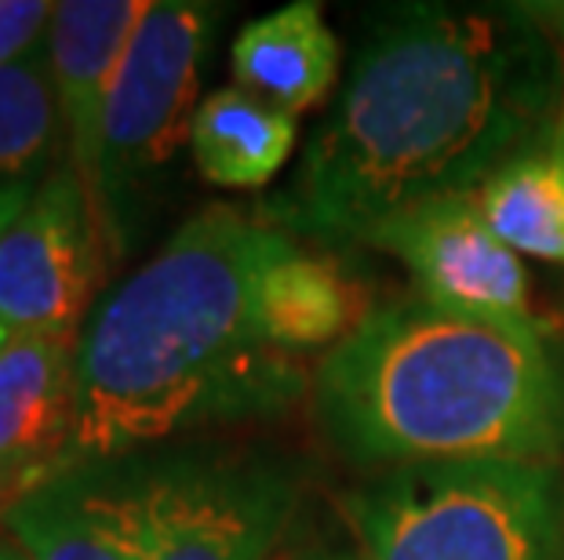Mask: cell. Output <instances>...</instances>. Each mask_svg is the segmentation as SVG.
I'll return each instance as SVG.
<instances>
[{
	"mask_svg": "<svg viewBox=\"0 0 564 560\" xmlns=\"http://www.w3.org/2000/svg\"><path fill=\"white\" fill-rule=\"evenodd\" d=\"M564 102V66L518 4L393 8L368 30L335 113L310 139L288 211L361 237L423 200L474 194Z\"/></svg>",
	"mask_w": 564,
	"mask_h": 560,
	"instance_id": "cell-1",
	"label": "cell"
},
{
	"mask_svg": "<svg viewBox=\"0 0 564 560\" xmlns=\"http://www.w3.org/2000/svg\"><path fill=\"white\" fill-rule=\"evenodd\" d=\"M292 244L234 205L178 226L77 342V422L58 476L292 404L306 372L267 325V277Z\"/></svg>",
	"mask_w": 564,
	"mask_h": 560,
	"instance_id": "cell-2",
	"label": "cell"
},
{
	"mask_svg": "<svg viewBox=\"0 0 564 560\" xmlns=\"http://www.w3.org/2000/svg\"><path fill=\"white\" fill-rule=\"evenodd\" d=\"M324 437L357 466L554 462L564 389L532 328L393 303L321 356Z\"/></svg>",
	"mask_w": 564,
	"mask_h": 560,
	"instance_id": "cell-3",
	"label": "cell"
},
{
	"mask_svg": "<svg viewBox=\"0 0 564 560\" xmlns=\"http://www.w3.org/2000/svg\"><path fill=\"white\" fill-rule=\"evenodd\" d=\"M365 560H561L557 462L404 466L346 495Z\"/></svg>",
	"mask_w": 564,
	"mask_h": 560,
	"instance_id": "cell-4",
	"label": "cell"
},
{
	"mask_svg": "<svg viewBox=\"0 0 564 560\" xmlns=\"http://www.w3.org/2000/svg\"><path fill=\"white\" fill-rule=\"evenodd\" d=\"M113 481L142 560H270L295 514V484L270 462L161 459Z\"/></svg>",
	"mask_w": 564,
	"mask_h": 560,
	"instance_id": "cell-5",
	"label": "cell"
},
{
	"mask_svg": "<svg viewBox=\"0 0 564 560\" xmlns=\"http://www.w3.org/2000/svg\"><path fill=\"white\" fill-rule=\"evenodd\" d=\"M212 19L197 0H150L128 41L102 139V230L113 255L124 241L121 200L189 142Z\"/></svg>",
	"mask_w": 564,
	"mask_h": 560,
	"instance_id": "cell-6",
	"label": "cell"
},
{
	"mask_svg": "<svg viewBox=\"0 0 564 560\" xmlns=\"http://www.w3.org/2000/svg\"><path fill=\"white\" fill-rule=\"evenodd\" d=\"M110 255L88 189L66 161L0 222V331L77 336Z\"/></svg>",
	"mask_w": 564,
	"mask_h": 560,
	"instance_id": "cell-7",
	"label": "cell"
},
{
	"mask_svg": "<svg viewBox=\"0 0 564 560\" xmlns=\"http://www.w3.org/2000/svg\"><path fill=\"white\" fill-rule=\"evenodd\" d=\"M361 241L401 259L423 303L459 317L539 331L528 306V273L518 252H510L488 226L477 194L412 205L376 222Z\"/></svg>",
	"mask_w": 564,
	"mask_h": 560,
	"instance_id": "cell-8",
	"label": "cell"
},
{
	"mask_svg": "<svg viewBox=\"0 0 564 560\" xmlns=\"http://www.w3.org/2000/svg\"><path fill=\"white\" fill-rule=\"evenodd\" d=\"M147 4L150 0H63L52 8V26H47L44 41L47 77H52L66 142V164L88 189L99 222L106 113H110L117 69H121L128 41Z\"/></svg>",
	"mask_w": 564,
	"mask_h": 560,
	"instance_id": "cell-9",
	"label": "cell"
},
{
	"mask_svg": "<svg viewBox=\"0 0 564 560\" xmlns=\"http://www.w3.org/2000/svg\"><path fill=\"white\" fill-rule=\"evenodd\" d=\"M80 336H19L0 345V517L63 470L77 422Z\"/></svg>",
	"mask_w": 564,
	"mask_h": 560,
	"instance_id": "cell-10",
	"label": "cell"
},
{
	"mask_svg": "<svg viewBox=\"0 0 564 560\" xmlns=\"http://www.w3.org/2000/svg\"><path fill=\"white\" fill-rule=\"evenodd\" d=\"M0 531L30 560H142V546L113 476H55L4 509Z\"/></svg>",
	"mask_w": 564,
	"mask_h": 560,
	"instance_id": "cell-11",
	"label": "cell"
},
{
	"mask_svg": "<svg viewBox=\"0 0 564 560\" xmlns=\"http://www.w3.org/2000/svg\"><path fill=\"white\" fill-rule=\"evenodd\" d=\"M230 66L237 88L295 117L332 91L339 77V41L317 0H292L237 33Z\"/></svg>",
	"mask_w": 564,
	"mask_h": 560,
	"instance_id": "cell-12",
	"label": "cell"
},
{
	"mask_svg": "<svg viewBox=\"0 0 564 560\" xmlns=\"http://www.w3.org/2000/svg\"><path fill=\"white\" fill-rule=\"evenodd\" d=\"M295 117L245 88H219L200 99L189 153L204 183L223 189H262L295 150Z\"/></svg>",
	"mask_w": 564,
	"mask_h": 560,
	"instance_id": "cell-13",
	"label": "cell"
},
{
	"mask_svg": "<svg viewBox=\"0 0 564 560\" xmlns=\"http://www.w3.org/2000/svg\"><path fill=\"white\" fill-rule=\"evenodd\" d=\"M354 284L328 259L288 248L267 277V325L278 350L303 361L306 353L339 345L361 325Z\"/></svg>",
	"mask_w": 564,
	"mask_h": 560,
	"instance_id": "cell-14",
	"label": "cell"
},
{
	"mask_svg": "<svg viewBox=\"0 0 564 560\" xmlns=\"http://www.w3.org/2000/svg\"><path fill=\"white\" fill-rule=\"evenodd\" d=\"M58 146L66 150L63 124L47 55L37 52L0 69V222L58 168Z\"/></svg>",
	"mask_w": 564,
	"mask_h": 560,
	"instance_id": "cell-15",
	"label": "cell"
},
{
	"mask_svg": "<svg viewBox=\"0 0 564 560\" xmlns=\"http://www.w3.org/2000/svg\"><path fill=\"white\" fill-rule=\"evenodd\" d=\"M488 226L510 252L564 266V164L528 150L477 189Z\"/></svg>",
	"mask_w": 564,
	"mask_h": 560,
	"instance_id": "cell-16",
	"label": "cell"
},
{
	"mask_svg": "<svg viewBox=\"0 0 564 560\" xmlns=\"http://www.w3.org/2000/svg\"><path fill=\"white\" fill-rule=\"evenodd\" d=\"M52 8L47 0H0V69L44 52Z\"/></svg>",
	"mask_w": 564,
	"mask_h": 560,
	"instance_id": "cell-17",
	"label": "cell"
},
{
	"mask_svg": "<svg viewBox=\"0 0 564 560\" xmlns=\"http://www.w3.org/2000/svg\"><path fill=\"white\" fill-rule=\"evenodd\" d=\"M518 8L543 30V37L554 44V52L564 66V0H528V4H518Z\"/></svg>",
	"mask_w": 564,
	"mask_h": 560,
	"instance_id": "cell-18",
	"label": "cell"
},
{
	"mask_svg": "<svg viewBox=\"0 0 564 560\" xmlns=\"http://www.w3.org/2000/svg\"><path fill=\"white\" fill-rule=\"evenodd\" d=\"M284 560H365L361 553H350V550H299Z\"/></svg>",
	"mask_w": 564,
	"mask_h": 560,
	"instance_id": "cell-19",
	"label": "cell"
},
{
	"mask_svg": "<svg viewBox=\"0 0 564 560\" xmlns=\"http://www.w3.org/2000/svg\"><path fill=\"white\" fill-rule=\"evenodd\" d=\"M550 153L564 164V102H561V110H557V121H554V139H550Z\"/></svg>",
	"mask_w": 564,
	"mask_h": 560,
	"instance_id": "cell-20",
	"label": "cell"
},
{
	"mask_svg": "<svg viewBox=\"0 0 564 560\" xmlns=\"http://www.w3.org/2000/svg\"><path fill=\"white\" fill-rule=\"evenodd\" d=\"M0 560H30V557L22 553V546L11 539V535L0 531Z\"/></svg>",
	"mask_w": 564,
	"mask_h": 560,
	"instance_id": "cell-21",
	"label": "cell"
},
{
	"mask_svg": "<svg viewBox=\"0 0 564 560\" xmlns=\"http://www.w3.org/2000/svg\"><path fill=\"white\" fill-rule=\"evenodd\" d=\"M8 342V336H4V331H0V345H4Z\"/></svg>",
	"mask_w": 564,
	"mask_h": 560,
	"instance_id": "cell-22",
	"label": "cell"
}]
</instances>
